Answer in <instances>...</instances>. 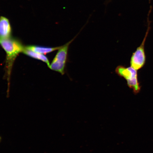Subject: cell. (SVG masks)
Instances as JSON below:
<instances>
[{"mask_svg":"<svg viewBox=\"0 0 153 153\" xmlns=\"http://www.w3.org/2000/svg\"><path fill=\"white\" fill-rule=\"evenodd\" d=\"M0 45L6 53V68L9 80L11 69L18 55L24 51L25 47L19 40L11 37L0 39Z\"/></svg>","mask_w":153,"mask_h":153,"instance_id":"obj_1","label":"cell"},{"mask_svg":"<svg viewBox=\"0 0 153 153\" xmlns=\"http://www.w3.org/2000/svg\"><path fill=\"white\" fill-rule=\"evenodd\" d=\"M115 71L118 75L125 78L128 86L133 90L134 94H137L139 92L141 88L137 80V70L131 67L126 68L119 66L116 68Z\"/></svg>","mask_w":153,"mask_h":153,"instance_id":"obj_2","label":"cell"},{"mask_svg":"<svg viewBox=\"0 0 153 153\" xmlns=\"http://www.w3.org/2000/svg\"><path fill=\"white\" fill-rule=\"evenodd\" d=\"M76 37L68 42L64 45L58 50L56 56L53 59L51 64L49 67L51 70L60 73L64 74L65 68L67 59H68V52L69 47L70 44L75 39Z\"/></svg>","mask_w":153,"mask_h":153,"instance_id":"obj_3","label":"cell"},{"mask_svg":"<svg viewBox=\"0 0 153 153\" xmlns=\"http://www.w3.org/2000/svg\"><path fill=\"white\" fill-rule=\"evenodd\" d=\"M148 34L145 35L142 43L137 48L136 51L133 53L131 60V67L137 70L142 68L145 63L146 56H145L144 46Z\"/></svg>","mask_w":153,"mask_h":153,"instance_id":"obj_4","label":"cell"},{"mask_svg":"<svg viewBox=\"0 0 153 153\" xmlns=\"http://www.w3.org/2000/svg\"><path fill=\"white\" fill-rule=\"evenodd\" d=\"M12 32V27L9 19L5 16H0V39L11 37Z\"/></svg>","mask_w":153,"mask_h":153,"instance_id":"obj_5","label":"cell"},{"mask_svg":"<svg viewBox=\"0 0 153 153\" xmlns=\"http://www.w3.org/2000/svg\"><path fill=\"white\" fill-rule=\"evenodd\" d=\"M61 46L55 47H49L39 46L34 45H30L25 47L26 49L30 50L36 52L42 53L43 54H46L47 53H51L53 51L57 50L62 47Z\"/></svg>","mask_w":153,"mask_h":153,"instance_id":"obj_6","label":"cell"},{"mask_svg":"<svg viewBox=\"0 0 153 153\" xmlns=\"http://www.w3.org/2000/svg\"><path fill=\"white\" fill-rule=\"evenodd\" d=\"M22 53L28 56L37 59V60L41 61L46 63L48 67L50 65L49 59L44 54L26 49L25 47Z\"/></svg>","mask_w":153,"mask_h":153,"instance_id":"obj_7","label":"cell"},{"mask_svg":"<svg viewBox=\"0 0 153 153\" xmlns=\"http://www.w3.org/2000/svg\"><path fill=\"white\" fill-rule=\"evenodd\" d=\"M2 140V137L1 136H0V143H1V142Z\"/></svg>","mask_w":153,"mask_h":153,"instance_id":"obj_8","label":"cell"}]
</instances>
